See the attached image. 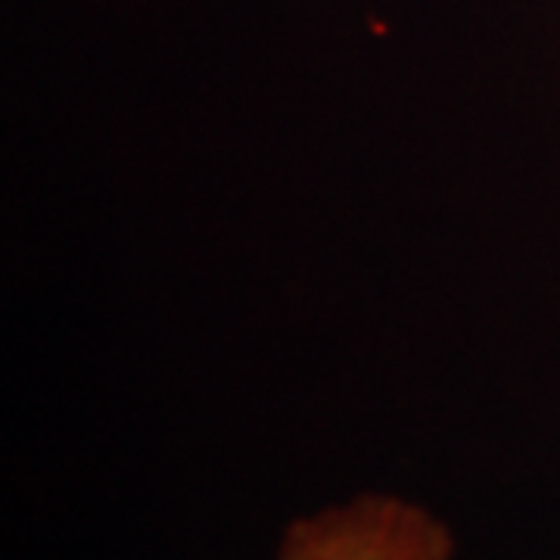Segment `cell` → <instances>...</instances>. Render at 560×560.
I'll list each match as a JSON object with an SVG mask.
<instances>
[{
	"label": "cell",
	"mask_w": 560,
	"mask_h": 560,
	"mask_svg": "<svg viewBox=\"0 0 560 560\" xmlns=\"http://www.w3.org/2000/svg\"><path fill=\"white\" fill-rule=\"evenodd\" d=\"M271 560H458V539L430 504L364 489L296 514Z\"/></svg>",
	"instance_id": "1"
}]
</instances>
